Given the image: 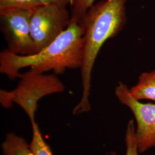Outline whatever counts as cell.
Masks as SVG:
<instances>
[{
  "label": "cell",
  "mask_w": 155,
  "mask_h": 155,
  "mask_svg": "<svg viewBox=\"0 0 155 155\" xmlns=\"http://www.w3.org/2000/svg\"><path fill=\"white\" fill-rule=\"evenodd\" d=\"M128 0H101L91 6L83 17V58L80 68L82 94L72 110L78 115L91 110V75L97 57L106 41L117 36L127 22Z\"/></svg>",
  "instance_id": "obj_1"
},
{
  "label": "cell",
  "mask_w": 155,
  "mask_h": 155,
  "mask_svg": "<svg viewBox=\"0 0 155 155\" xmlns=\"http://www.w3.org/2000/svg\"><path fill=\"white\" fill-rule=\"evenodd\" d=\"M84 29L76 22L69 26L49 45L29 55H18L8 49L0 54V72L11 80L19 78L26 67L37 72L62 74L67 69L80 68L83 58Z\"/></svg>",
  "instance_id": "obj_2"
},
{
  "label": "cell",
  "mask_w": 155,
  "mask_h": 155,
  "mask_svg": "<svg viewBox=\"0 0 155 155\" xmlns=\"http://www.w3.org/2000/svg\"><path fill=\"white\" fill-rule=\"evenodd\" d=\"M19 78L15 89L0 90V102L5 109L16 104L27 114L32 125L36 123L35 114L39 101L48 95L63 92L65 86L54 73L47 74L30 70L21 74Z\"/></svg>",
  "instance_id": "obj_3"
},
{
  "label": "cell",
  "mask_w": 155,
  "mask_h": 155,
  "mask_svg": "<svg viewBox=\"0 0 155 155\" xmlns=\"http://www.w3.org/2000/svg\"><path fill=\"white\" fill-rule=\"evenodd\" d=\"M71 22L67 7L41 5L34 9L30 21V31L36 53L52 43Z\"/></svg>",
  "instance_id": "obj_4"
},
{
  "label": "cell",
  "mask_w": 155,
  "mask_h": 155,
  "mask_svg": "<svg viewBox=\"0 0 155 155\" xmlns=\"http://www.w3.org/2000/svg\"><path fill=\"white\" fill-rule=\"evenodd\" d=\"M119 102L133 113L139 153L155 147V104L142 103L133 98L127 84L119 82L114 90Z\"/></svg>",
  "instance_id": "obj_5"
},
{
  "label": "cell",
  "mask_w": 155,
  "mask_h": 155,
  "mask_svg": "<svg viewBox=\"0 0 155 155\" xmlns=\"http://www.w3.org/2000/svg\"><path fill=\"white\" fill-rule=\"evenodd\" d=\"M33 11L18 9L0 10L1 30L5 38L8 50L18 55L36 53L30 31Z\"/></svg>",
  "instance_id": "obj_6"
},
{
  "label": "cell",
  "mask_w": 155,
  "mask_h": 155,
  "mask_svg": "<svg viewBox=\"0 0 155 155\" xmlns=\"http://www.w3.org/2000/svg\"><path fill=\"white\" fill-rule=\"evenodd\" d=\"M129 91L137 100L155 101V69L150 72L141 73L137 83L129 89Z\"/></svg>",
  "instance_id": "obj_7"
},
{
  "label": "cell",
  "mask_w": 155,
  "mask_h": 155,
  "mask_svg": "<svg viewBox=\"0 0 155 155\" xmlns=\"http://www.w3.org/2000/svg\"><path fill=\"white\" fill-rule=\"evenodd\" d=\"M1 148L4 155H36L27 141L13 132L6 134Z\"/></svg>",
  "instance_id": "obj_8"
},
{
  "label": "cell",
  "mask_w": 155,
  "mask_h": 155,
  "mask_svg": "<svg viewBox=\"0 0 155 155\" xmlns=\"http://www.w3.org/2000/svg\"><path fill=\"white\" fill-rule=\"evenodd\" d=\"M33 135L30 145L31 149L36 155H53L50 146L43 138L37 123L32 125Z\"/></svg>",
  "instance_id": "obj_9"
},
{
  "label": "cell",
  "mask_w": 155,
  "mask_h": 155,
  "mask_svg": "<svg viewBox=\"0 0 155 155\" xmlns=\"http://www.w3.org/2000/svg\"><path fill=\"white\" fill-rule=\"evenodd\" d=\"M95 0H72L71 2V22L81 24L89 8Z\"/></svg>",
  "instance_id": "obj_10"
},
{
  "label": "cell",
  "mask_w": 155,
  "mask_h": 155,
  "mask_svg": "<svg viewBox=\"0 0 155 155\" xmlns=\"http://www.w3.org/2000/svg\"><path fill=\"white\" fill-rule=\"evenodd\" d=\"M125 141L126 145L125 155H139V149L136 136V126L133 120L127 122Z\"/></svg>",
  "instance_id": "obj_11"
},
{
  "label": "cell",
  "mask_w": 155,
  "mask_h": 155,
  "mask_svg": "<svg viewBox=\"0 0 155 155\" xmlns=\"http://www.w3.org/2000/svg\"><path fill=\"white\" fill-rule=\"evenodd\" d=\"M41 5L37 0H0V10L18 9L33 11Z\"/></svg>",
  "instance_id": "obj_12"
},
{
  "label": "cell",
  "mask_w": 155,
  "mask_h": 155,
  "mask_svg": "<svg viewBox=\"0 0 155 155\" xmlns=\"http://www.w3.org/2000/svg\"><path fill=\"white\" fill-rule=\"evenodd\" d=\"M42 5H55L64 7L70 5L72 0H37Z\"/></svg>",
  "instance_id": "obj_13"
},
{
  "label": "cell",
  "mask_w": 155,
  "mask_h": 155,
  "mask_svg": "<svg viewBox=\"0 0 155 155\" xmlns=\"http://www.w3.org/2000/svg\"><path fill=\"white\" fill-rule=\"evenodd\" d=\"M106 155H117V153L115 151H110V152H108Z\"/></svg>",
  "instance_id": "obj_14"
}]
</instances>
